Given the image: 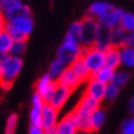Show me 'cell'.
Here are the masks:
<instances>
[{"label":"cell","mask_w":134,"mask_h":134,"mask_svg":"<svg viewBox=\"0 0 134 134\" xmlns=\"http://www.w3.org/2000/svg\"><path fill=\"white\" fill-rule=\"evenodd\" d=\"M24 66V60L21 57L8 54L1 62V75H0V87L9 90L14 81L19 76L21 69Z\"/></svg>","instance_id":"1"},{"label":"cell","mask_w":134,"mask_h":134,"mask_svg":"<svg viewBox=\"0 0 134 134\" xmlns=\"http://www.w3.org/2000/svg\"><path fill=\"white\" fill-rule=\"evenodd\" d=\"M6 22V21H5ZM35 27V20L32 16L9 21L5 24V31L12 37L14 41H27Z\"/></svg>","instance_id":"2"},{"label":"cell","mask_w":134,"mask_h":134,"mask_svg":"<svg viewBox=\"0 0 134 134\" xmlns=\"http://www.w3.org/2000/svg\"><path fill=\"white\" fill-rule=\"evenodd\" d=\"M82 53V46L81 43L73 38L69 35H65L63 43L57 51V58L60 59L64 64L69 66L73 62H75L77 58L81 57Z\"/></svg>","instance_id":"3"},{"label":"cell","mask_w":134,"mask_h":134,"mask_svg":"<svg viewBox=\"0 0 134 134\" xmlns=\"http://www.w3.org/2000/svg\"><path fill=\"white\" fill-rule=\"evenodd\" d=\"M81 21V37L80 43L82 47H92L96 42L98 30H100V22L96 19L86 15Z\"/></svg>","instance_id":"4"},{"label":"cell","mask_w":134,"mask_h":134,"mask_svg":"<svg viewBox=\"0 0 134 134\" xmlns=\"http://www.w3.org/2000/svg\"><path fill=\"white\" fill-rule=\"evenodd\" d=\"M81 58L85 62L86 66L89 68L90 73L92 75L95 71L105 66V52L101 49L92 47H82Z\"/></svg>","instance_id":"5"},{"label":"cell","mask_w":134,"mask_h":134,"mask_svg":"<svg viewBox=\"0 0 134 134\" xmlns=\"http://www.w3.org/2000/svg\"><path fill=\"white\" fill-rule=\"evenodd\" d=\"M101 107V102L95 100V98L90 97L87 95H84L81 100L79 101L77 106L71 111V113L74 114L75 119H80V118H87L91 117V114L95 111Z\"/></svg>","instance_id":"6"},{"label":"cell","mask_w":134,"mask_h":134,"mask_svg":"<svg viewBox=\"0 0 134 134\" xmlns=\"http://www.w3.org/2000/svg\"><path fill=\"white\" fill-rule=\"evenodd\" d=\"M57 86V80H54L48 73L44 74L43 76L36 82V92L40 93L46 103H48L51 97H52L54 89Z\"/></svg>","instance_id":"7"},{"label":"cell","mask_w":134,"mask_h":134,"mask_svg":"<svg viewBox=\"0 0 134 134\" xmlns=\"http://www.w3.org/2000/svg\"><path fill=\"white\" fill-rule=\"evenodd\" d=\"M74 91L69 87H66L64 85H60V84H58L57 82V86H55V89H54V92H53L52 97L49 100V105L53 106L54 108H57L58 111L62 110L63 107L65 106L66 101L69 100V97L71 96V93Z\"/></svg>","instance_id":"8"},{"label":"cell","mask_w":134,"mask_h":134,"mask_svg":"<svg viewBox=\"0 0 134 134\" xmlns=\"http://www.w3.org/2000/svg\"><path fill=\"white\" fill-rule=\"evenodd\" d=\"M106 84L98 81L93 77H90L86 81V89H85V95L90 96V97L95 98L97 101L102 102L105 100L106 96Z\"/></svg>","instance_id":"9"},{"label":"cell","mask_w":134,"mask_h":134,"mask_svg":"<svg viewBox=\"0 0 134 134\" xmlns=\"http://www.w3.org/2000/svg\"><path fill=\"white\" fill-rule=\"evenodd\" d=\"M29 16H32V11H31L29 5L24 4V3L4 10V20L6 22L19 20V19H24V17H29Z\"/></svg>","instance_id":"10"},{"label":"cell","mask_w":134,"mask_h":134,"mask_svg":"<svg viewBox=\"0 0 134 134\" xmlns=\"http://www.w3.org/2000/svg\"><path fill=\"white\" fill-rule=\"evenodd\" d=\"M123 14H124V10H123V9L116 8V6H114L112 10H110L105 16H102L101 19L97 20V21L100 22L101 26H103V27H106V29L113 30V29H116V27L119 26Z\"/></svg>","instance_id":"11"},{"label":"cell","mask_w":134,"mask_h":134,"mask_svg":"<svg viewBox=\"0 0 134 134\" xmlns=\"http://www.w3.org/2000/svg\"><path fill=\"white\" fill-rule=\"evenodd\" d=\"M59 111L54 108L53 106L49 103H46L42 108V122L41 127L43 129H49V128H54L57 126L58 121H59Z\"/></svg>","instance_id":"12"},{"label":"cell","mask_w":134,"mask_h":134,"mask_svg":"<svg viewBox=\"0 0 134 134\" xmlns=\"http://www.w3.org/2000/svg\"><path fill=\"white\" fill-rule=\"evenodd\" d=\"M114 8L113 4H111L108 1H105V0H97V1H93L90 4V6L87 8V12L86 15L87 16H91L96 20H100L102 16H105L107 12L112 10Z\"/></svg>","instance_id":"13"},{"label":"cell","mask_w":134,"mask_h":134,"mask_svg":"<svg viewBox=\"0 0 134 134\" xmlns=\"http://www.w3.org/2000/svg\"><path fill=\"white\" fill-rule=\"evenodd\" d=\"M55 128L58 134H76L79 132L75 117L71 112L63 117L60 121H58Z\"/></svg>","instance_id":"14"},{"label":"cell","mask_w":134,"mask_h":134,"mask_svg":"<svg viewBox=\"0 0 134 134\" xmlns=\"http://www.w3.org/2000/svg\"><path fill=\"white\" fill-rule=\"evenodd\" d=\"M57 82L60 84V85H64V86H66V87H69V89H71L73 91H75L81 84H84V82L76 76V74L71 70L70 66H66V69L63 71V74L58 77Z\"/></svg>","instance_id":"15"},{"label":"cell","mask_w":134,"mask_h":134,"mask_svg":"<svg viewBox=\"0 0 134 134\" xmlns=\"http://www.w3.org/2000/svg\"><path fill=\"white\" fill-rule=\"evenodd\" d=\"M105 65L117 70L121 66V49L111 46L105 51Z\"/></svg>","instance_id":"16"},{"label":"cell","mask_w":134,"mask_h":134,"mask_svg":"<svg viewBox=\"0 0 134 134\" xmlns=\"http://www.w3.org/2000/svg\"><path fill=\"white\" fill-rule=\"evenodd\" d=\"M111 31L112 30L106 29L103 26L100 25V30H98L97 37H96V42H95V47L98 49H101L105 52L107 48H110L112 46V42H111Z\"/></svg>","instance_id":"17"},{"label":"cell","mask_w":134,"mask_h":134,"mask_svg":"<svg viewBox=\"0 0 134 134\" xmlns=\"http://www.w3.org/2000/svg\"><path fill=\"white\" fill-rule=\"evenodd\" d=\"M69 66L71 68V70L76 74V76L79 77L82 82H86L90 77H91V73H90L89 68L86 66L85 62H84V59H82L81 57L77 58L75 62H73Z\"/></svg>","instance_id":"18"},{"label":"cell","mask_w":134,"mask_h":134,"mask_svg":"<svg viewBox=\"0 0 134 134\" xmlns=\"http://www.w3.org/2000/svg\"><path fill=\"white\" fill-rule=\"evenodd\" d=\"M114 73H116V69H112L110 66L105 65V66H102L101 69H98L97 71H95L91 75V77H93V79H96V80H98V81H101L107 85V84L112 82Z\"/></svg>","instance_id":"19"},{"label":"cell","mask_w":134,"mask_h":134,"mask_svg":"<svg viewBox=\"0 0 134 134\" xmlns=\"http://www.w3.org/2000/svg\"><path fill=\"white\" fill-rule=\"evenodd\" d=\"M127 37H128V32H126L121 26L111 31V42L114 47H118V48L124 47L127 43Z\"/></svg>","instance_id":"20"},{"label":"cell","mask_w":134,"mask_h":134,"mask_svg":"<svg viewBox=\"0 0 134 134\" xmlns=\"http://www.w3.org/2000/svg\"><path fill=\"white\" fill-rule=\"evenodd\" d=\"M121 49V65L128 69L134 68V48L129 46H124Z\"/></svg>","instance_id":"21"},{"label":"cell","mask_w":134,"mask_h":134,"mask_svg":"<svg viewBox=\"0 0 134 134\" xmlns=\"http://www.w3.org/2000/svg\"><path fill=\"white\" fill-rule=\"evenodd\" d=\"M105 122H106V111L100 107L91 114V123H92L93 132H97V130L101 129L103 124H105Z\"/></svg>","instance_id":"22"},{"label":"cell","mask_w":134,"mask_h":134,"mask_svg":"<svg viewBox=\"0 0 134 134\" xmlns=\"http://www.w3.org/2000/svg\"><path fill=\"white\" fill-rule=\"evenodd\" d=\"M66 66H68V65L64 64V63H63L60 59L55 58V59H54V60L51 63V65H49V71H48V74L53 77V79H54V80H58V77H59L62 74H63V71L66 69Z\"/></svg>","instance_id":"23"},{"label":"cell","mask_w":134,"mask_h":134,"mask_svg":"<svg viewBox=\"0 0 134 134\" xmlns=\"http://www.w3.org/2000/svg\"><path fill=\"white\" fill-rule=\"evenodd\" d=\"M130 80V73L127 71V70H116L114 73V76H113V80L112 82H114L117 86H119L122 89L123 86H126Z\"/></svg>","instance_id":"24"},{"label":"cell","mask_w":134,"mask_h":134,"mask_svg":"<svg viewBox=\"0 0 134 134\" xmlns=\"http://www.w3.org/2000/svg\"><path fill=\"white\" fill-rule=\"evenodd\" d=\"M12 43H14V40L6 31L0 33V53L9 54L12 47Z\"/></svg>","instance_id":"25"},{"label":"cell","mask_w":134,"mask_h":134,"mask_svg":"<svg viewBox=\"0 0 134 134\" xmlns=\"http://www.w3.org/2000/svg\"><path fill=\"white\" fill-rule=\"evenodd\" d=\"M119 26H121V27H122L126 32H128V33L133 32V31H134V14H133V12L124 11Z\"/></svg>","instance_id":"26"},{"label":"cell","mask_w":134,"mask_h":134,"mask_svg":"<svg viewBox=\"0 0 134 134\" xmlns=\"http://www.w3.org/2000/svg\"><path fill=\"white\" fill-rule=\"evenodd\" d=\"M119 92H121V87L117 86L114 82H110V84H107V86H106L105 100H107V101H110V102L114 101L118 97Z\"/></svg>","instance_id":"27"},{"label":"cell","mask_w":134,"mask_h":134,"mask_svg":"<svg viewBox=\"0 0 134 134\" xmlns=\"http://www.w3.org/2000/svg\"><path fill=\"white\" fill-rule=\"evenodd\" d=\"M26 48H27V41H14L9 54L21 57V55L26 52Z\"/></svg>","instance_id":"28"},{"label":"cell","mask_w":134,"mask_h":134,"mask_svg":"<svg viewBox=\"0 0 134 134\" xmlns=\"http://www.w3.org/2000/svg\"><path fill=\"white\" fill-rule=\"evenodd\" d=\"M66 35L71 36L73 38L77 40L80 42V37H81V21H74L69 26V29L66 31Z\"/></svg>","instance_id":"29"},{"label":"cell","mask_w":134,"mask_h":134,"mask_svg":"<svg viewBox=\"0 0 134 134\" xmlns=\"http://www.w3.org/2000/svg\"><path fill=\"white\" fill-rule=\"evenodd\" d=\"M17 122H19V117L16 113H12L9 116L8 121H6V127H5V134H16Z\"/></svg>","instance_id":"30"},{"label":"cell","mask_w":134,"mask_h":134,"mask_svg":"<svg viewBox=\"0 0 134 134\" xmlns=\"http://www.w3.org/2000/svg\"><path fill=\"white\" fill-rule=\"evenodd\" d=\"M118 134H134V116L127 118L122 123L121 130Z\"/></svg>","instance_id":"31"},{"label":"cell","mask_w":134,"mask_h":134,"mask_svg":"<svg viewBox=\"0 0 134 134\" xmlns=\"http://www.w3.org/2000/svg\"><path fill=\"white\" fill-rule=\"evenodd\" d=\"M30 121H31V126H40L41 127L42 108L32 107V110H31V112H30Z\"/></svg>","instance_id":"32"},{"label":"cell","mask_w":134,"mask_h":134,"mask_svg":"<svg viewBox=\"0 0 134 134\" xmlns=\"http://www.w3.org/2000/svg\"><path fill=\"white\" fill-rule=\"evenodd\" d=\"M46 105V101L43 100L40 93L35 92V95L32 96V107H36V108H43V106Z\"/></svg>","instance_id":"33"},{"label":"cell","mask_w":134,"mask_h":134,"mask_svg":"<svg viewBox=\"0 0 134 134\" xmlns=\"http://www.w3.org/2000/svg\"><path fill=\"white\" fill-rule=\"evenodd\" d=\"M29 134H44V129L40 126H31Z\"/></svg>","instance_id":"34"},{"label":"cell","mask_w":134,"mask_h":134,"mask_svg":"<svg viewBox=\"0 0 134 134\" xmlns=\"http://www.w3.org/2000/svg\"><path fill=\"white\" fill-rule=\"evenodd\" d=\"M126 46H129V47L134 48V31H133V32H129V33H128Z\"/></svg>","instance_id":"35"},{"label":"cell","mask_w":134,"mask_h":134,"mask_svg":"<svg viewBox=\"0 0 134 134\" xmlns=\"http://www.w3.org/2000/svg\"><path fill=\"white\" fill-rule=\"evenodd\" d=\"M128 112H129L132 116H134V95L130 97L129 102H128Z\"/></svg>","instance_id":"36"},{"label":"cell","mask_w":134,"mask_h":134,"mask_svg":"<svg viewBox=\"0 0 134 134\" xmlns=\"http://www.w3.org/2000/svg\"><path fill=\"white\" fill-rule=\"evenodd\" d=\"M44 134H57V128H49V129H44Z\"/></svg>","instance_id":"37"},{"label":"cell","mask_w":134,"mask_h":134,"mask_svg":"<svg viewBox=\"0 0 134 134\" xmlns=\"http://www.w3.org/2000/svg\"><path fill=\"white\" fill-rule=\"evenodd\" d=\"M5 24H6L5 20H0V33L5 31Z\"/></svg>","instance_id":"38"},{"label":"cell","mask_w":134,"mask_h":134,"mask_svg":"<svg viewBox=\"0 0 134 134\" xmlns=\"http://www.w3.org/2000/svg\"><path fill=\"white\" fill-rule=\"evenodd\" d=\"M6 5H8V0H0V8L3 9V10H5Z\"/></svg>","instance_id":"39"},{"label":"cell","mask_w":134,"mask_h":134,"mask_svg":"<svg viewBox=\"0 0 134 134\" xmlns=\"http://www.w3.org/2000/svg\"><path fill=\"white\" fill-rule=\"evenodd\" d=\"M0 20H4V10L0 8Z\"/></svg>","instance_id":"40"},{"label":"cell","mask_w":134,"mask_h":134,"mask_svg":"<svg viewBox=\"0 0 134 134\" xmlns=\"http://www.w3.org/2000/svg\"><path fill=\"white\" fill-rule=\"evenodd\" d=\"M76 134H89V133H82V132H77Z\"/></svg>","instance_id":"41"},{"label":"cell","mask_w":134,"mask_h":134,"mask_svg":"<svg viewBox=\"0 0 134 134\" xmlns=\"http://www.w3.org/2000/svg\"><path fill=\"white\" fill-rule=\"evenodd\" d=\"M0 75H1V62H0Z\"/></svg>","instance_id":"42"},{"label":"cell","mask_w":134,"mask_h":134,"mask_svg":"<svg viewBox=\"0 0 134 134\" xmlns=\"http://www.w3.org/2000/svg\"><path fill=\"white\" fill-rule=\"evenodd\" d=\"M49 1H53V0H49Z\"/></svg>","instance_id":"43"},{"label":"cell","mask_w":134,"mask_h":134,"mask_svg":"<svg viewBox=\"0 0 134 134\" xmlns=\"http://www.w3.org/2000/svg\"><path fill=\"white\" fill-rule=\"evenodd\" d=\"M57 134H58V133H57Z\"/></svg>","instance_id":"44"}]
</instances>
